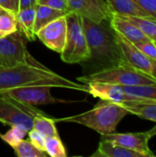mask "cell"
I'll return each instance as SVG.
<instances>
[{"label": "cell", "mask_w": 156, "mask_h": 157, "mask_svg": "<svg viewBox=\"0 0 156 157\" xmlns=\"http://www.w3.org/2000/svg\"><path fill=\"white\" fill-rule=\"evenodd\" d=\"M45 152L49 156L66 157L65 148L59 136L48 137L45 142Z\"/></svg>", "instance_id": "cell-26"}, {"label": "cell", "mask_w": 156, "mask_h": 157, "mask_svg": "<svg viewBox=\"0 0 156 157\" xmlns=\"http://www.w3.org/2000/svg\"><path fill=\"white\" fill-rule=\"evenodd\" d=\"M128 114H130L128 109L123 106L100 99L92 109L75 116L55 120V122L78 123L94 130L101 135H105L115 132L119 123Z\"/></svg>", "instance_id": "cell-3"}, {"label": "cell", "mask_w": 156, "mask_h": 157, "mask_svg": "<svg viewBox=\"0 0 156 157\" xmlns=\"http://www.w3.org/2000/svg\"><path fill=\"white\" fill-rule=\"evenodd\" d=\"M28 40L19 28L11 34L0 37V66L11 67L27 62L30 56L27 50Z\"/></svg>", "instance_id": "cell-7"}, {"label": "cell", "mask_w": 156, "mask_h": 157, "mask_svg": "<svg viewBox=\"0 0 156 157\" xmlns=\"http://www.w3.org/2000/svg\"><path fill=\"white\" fill-rule=\"evenodd\" d=\"M141 52L156 60V42L153 40H146L133 44Z\"/></svg>", "instance_id": "cell-27"}, {"label": "cell", "mask_w": 156, "mask_h": 157, "mask_svg": "<svg viewBox=\"0 0 156 157\" xmlns=\"http://www.w3.org/2000/svg\"><path fill=\"white\" fill-rule=\"evenodd\" d=\"M39 114H44V112L34 106L26 105L0 94V122L9 126L21 125L29 131L32 129L34 118Z\"/></svg>", "instance_id": "cell-6"}, {"label": "cell", "mask_w": 156, "mask_h": 157, "mask_svg": "<svg viewBox=\"0 0 156 157\" xmlns=\"http://www.w3.org/2000/svg\"><path fill=\"white\" fill-rule=\"evenodd\" d=\"M39 5L47 6L58 10H62L65 13H69L67 0H38Z\"/></svg>", "instance_id": "cell-29"}, {"label": "cell", "mask_w": 156, "mask_h": 157, "mask_svg": "<svg viewBox=\"0 0 156 157\" xmlns=\"http://www.w3.org/2000/svg\"><path fill=\"white\" fill-rule=\"evenodd\" d=\"M31 85H48L51 87L87 91L86 84L75 83L56 74L36 61L31 55L27 62L15 66H0V93L11 88Z\"/></svg>", "instance_id": "cell-1"}, {"label": "cell", "mask_w": 156, "mask_h": 157, "mask_svg": "<svg viewBox=\"0 0 156 157\" xmlns=\"http://www.w3.org/2000/svg\"><path fill=\"white\" fill-rule=\"evenodd\" d=\"M93 157H143L141 154L125 148L123 146L112 144L111 142L101 140Z\"/></svg>", "instance_id": "cell-16"}, {"label": "cell", "mask_w": 156, "mask_h": 157, "mask_svg": "<svg viewBox=\"0 0 156 157\" xmlns=\"http://www.w3.org/2000/svg\"><path fill=\"white\" fill-rule=\"evenodd\" d=\"M146 132H147V134L149 135L150 138H153V137L156 136V125L154 128L150 129L149 131H146Z\"/></svg>", "instance_id": "cell-33"}, {"label": "cell", "mask_w": 156, "mask_h": 157, "mask_svg": "<svg viewBox=\"0 0 156 157\" xmlns=\"http://www.w3.org/2000/svg\"><path fill=\"white\" fill-rule=\"evenodd\" d=\"M32 129L41 133L45 138L59 136L55 126V120L49 118L45 113L39 114L34 118Z\"/></svg>", "instance_id": "cell-20"}, {"label": "cell", "mask_w": 156, "mask_h": 157, "mask_svg": "<svg viewBox=\"0 0 156 157\" xmlns=\"http://www.w3.org/2000/svg\"><path fill=\"white\" fill-rule=\"evenodd\" d=\"M107 2L115 14L121 16H133L154 20V18L143 7H141L134 0H107Z\"/></svg>", "instance_id": "cell-15"}, {"label": "cell", "mask_w": 156, "mask_h": 157, "mask_svg": "<svg viewBox=\"0 0 156 157\" xmlns=\"http://www.w3.org/2000/svg\"><path fill=\"white\" fill-rule=\"evenodd\" d=\"M10 127V130L6 133L0 134V138L11 147H14L27 136L29 131L21 125H13Z\"/></svg>", "instance_id": "cell-25"}, {"label": "cell", "mask_w": 156, "mask_h": 157, "mask_svg": "<svg viewBox=\"0 0 156 157\" xmlns=\"http://www.w3.org/2000/svg\"><path fill=\"white\" fill-rule=\"evenodd\" d=\"M130 114L138 116L146 121L156 122L155 103H133L125 106Z\"/></svg>", "instance_id": "cell-21"}, {"label": "cell", "mask_w": 156, "mask_h": 157, "mask_svg": "<svg viewBox=\"0 0 156 157\" xmlns=\"http://www.w3.org/2000/svg\"><path fill=\"white\" fill-rule=\"evenodd\" d=\"M82 24L89 50V57L86 62L94 65V72L126 63L110 18L95 23L82 17Z\"/></svg>", "instance_id": "cell-2"}, {"label": "cell", "mask_w": 156, "mask_h": 157, "mask_svg": "<svg viewBox=\"0 0 156 157\" xmlns=\"http://www.w3.org/2000/svg\"><path fill=\"white\" fill-rule=\"evenodd\" d=\"M156 20V0H134Z\"/></svg>", "instance_id": "cell-30"}, {"label": "cell", "mask_w": 156, "mask_h": 157, "mask_svg": "<svg viewBox=\"0 0 156 157\" xmlns=\"http://www.w3.org/2000/svg\"><path fill=\"white\" fill-rule=\"evenodd\" d=\"M86 85L87 86L86 93L99 99L113 102L123 107L136 103L135 97L128 95L122 86L102 82H91Z\"/></svg>", "instance_id": "cell-13"}, {"label": "cell", "mask_w": 156, "mask_h": 157, "mask_svg": "<svg viewBox=\"0 0 156 157\" xmlns=\"http://www.w3.org/2000/svg\"><path fill=\"white\" fill-rule=\"evenodd\" d=\"M67 13L58 10L47 6L39 5L36 6V14H35V23H34V33L38 32L41 28L49 24L50 22L53 21L54 19L66 16ZM36 36V35H35Z\"/></svg>", "instance_id": "cell-18"}, {"label": "cell", "mask_w": 156, "mask_h": 157, "mask_svg": "<svg viewBox=\"0 0 156 157\" xmlns=\"http://www.w3.org/2000/svg\"><path fill=\"white\" fill-rule=\"evenodd\" d=\"M82 84L91 82L110 83L120 86L156 85V79L137 70L127 63L104 68L77 78Z\"/></svg>", "instance_id": "cell-4"}, {"label": "cell", "mask_w": 156, "mask_h": 157, "mask_svg": "<svg viewBox=\"0 0 156 157\" xmlns=\"http://www.w3.org/2000/svg\"><path fill=\"white\" fill-rule=\"evenodd\" d=\"M0 8H1V6H0Z\"/></svg>", "instance_id": "cell-34"}, {"label": "cell", "mask_w": 156, "mask_h": 157, "mask_svg": "<svg viewBox=\"0 0 156 157\" xmlns=\"http://www.w3.org/2000/svg\"><path fill=\"white\" fill-rule=\"evenodd\" d=\"M35 35L47 48L61 53L67 36L66 16L60 17L50 22L36 32Z\"/></svg>", "instance_id": "cell-10"}, {"label": "cell", "mask_w": 156, "mask_h": 157, "mask_svg": "<svg viewBox=\"0 0 156 157\" xmlns=\"http://www.w3.org/2000/svg\"><path fill=\"white\" fill-rule=\"evenodd\" d=\"M117 39L125 62L137 70L156 79V60L141 52L131 42L119 33H117Z\"/></svg>", "instance_id": "cell-12"}, {"label": "cell", "mask_w": 156, "mask_h": 157, "mask_svg": "<svg viewBox=\"0 0 156 157\" xmlns=\"http://www.w3.org/2000/svg\"><path fill=\"white\" fill-rule=\"evenodd\" d=\"M18 157H46L49 156L45 151H41L33 145L29 140H22L12 147Z\"/></svg>", "instance_id": "cell-24"}, {"label": "cell", "mask_w": 156, "mask_h": 157, "mask_svg": "<svg viewBox=\"0 0 156 157\" xmlns=\"http://www.w3.org/2000/svg\"><path fill=\"white\" fill-rule=\"evenodd\" d=\"M28 137L29 140L30 141V143L35 145L37 148H39L41 151H45V142H46V138L40 133L39 132H37L34 129H31L28 132Z\"/></svg>", "instance_id": "cell-28"}, {"label": "cell", "mask_w": 156, "mask_h": 157, "mask_svg": "<svg viewBox=\"0 0 156 157\" xmlns=\"http://www.w3.org/2000/svg\"><path fill=\"white\" fill-rule=\"evenodd\" d=\"M67 36L61 58L66 63H80L89 57V50L85 35L82 17L74 13L66 15Z\"/></svg>", "instance_id": "cell-5"}, {"label": "cell", "mask_w": 156, "mask_h": 157, "mask_svg": "<svg viewBox=\"0 0 156 157\" xmlns=\"http://www.w3.org/2000/svg\"><path fill=\"white\" fill-rule=\"evenodd\" d=\"M150 137L146 132H126L101 135V140L111 142L112 144L123 146L141 154L143 157H154L155 155L149 147Z\"/></svg>", "instance_id": "cell-11"}, {"label": "cell", "mask_w": 156, "mask_h": 157, "mask_svg": "<svg viewBox=\"0 0 156 157\" xmlns=\"http://www.w3.org/2000/svg\"><path fill=\"white\" fill-rule=\"evenodd\" d=\"M69 13H74L81 17L95 23L110 18L113 11L107 0H67Z\"/></svg>", "instance_id": "cell-9"}, {"label": "cell", "mask_w": 156, "mask_h": 157, "mask_svg": "<svg viewBox=\"0 0 156 157\" xmlns=\"http://www.w3.org/2000/svg\"><path fill=\"white\" fill-rule=\"evenodd\" d=\"M36 6H29L18 10L16 14L18 28L24 33L29 40H34L36 38L34 33V23H35Z\"/></svg>", "instance_id": "cell-17"}, {"label": "cell", "mask_w": 156, "mask_h": 157, "mask_svg": "<svg viewBox=\"0 0 156 157\" xmlns=\"http://www.w3.org/2000/svg\"><path fill=\"white\" fill-rule=\"evenodd\" d=\"M124 91L136 98V103H155L156 85L122 86Z\"/></svg>", "instance_id": "cell-19"}, {"label": "cell", "mask_w": 156, "mask_h": 157, "mask_svg": "<svg viewBox=\"0 0 156 157\" xmlns=\"http://www.w3.org/2000/svg\"><path fill=\"white\" fill-rule=\"evenodd\" d=\"M37 4L38 0H19V10L29 6H36Z\"/></svg>", "instance_id": "cell-32"}, {"label": "cell", "mask_w": 156, "mask_h": 157, "mask_svg": "<svg viewBox=\"0 0 156 157\" xmlns=\"http://www.w3.org/2000/svg\"><path fill=\"white\" fill-rule=\"evenodd\" d=\"M121 16V15H120ZM135 26H137L141 31L148 37L150 40H153L156 42V21L149 18L133 17V16H122Z\"/></svg>", "instance_id": "cell-23"}, {"label": "cell", "mask_w": 156, "mask_h": 157, "mask_svg": "<svg viewBox=\"0 0 156 157\" xmlns=\"http://www.w3.org/2000/svg\"><path fill=\"white\" fill-rule=\"evenodd\" d=\"M0 6L17 14L19 10V0H0Z\"/></svg>", "instance_id": "cell-31"}, {"label": "cell", "mask_w": 156, "mask_h": 157, "mask_svg": "<svg viewBox=\"0 0 156 157\" xmlns=\"http://www.w3.org/2000/svg\"><path fill=\"white\" fill-rule=\"evenodd\" d=\"M52 87L48 85H31L11 88L0 94L8 96L21 103L29 106H39L52 103H66V100L55 98L51 94Z\"/></svg>", "instance_id": "cell-8"}, {"label": "cell", "mask_w": 156, "mask_h": 157, "mask_svg": "<svg viewBox=\"0 0 156 157\" xmlns=\"http://www.w3.org/2000/svg\"><path fill=\"white\" fill-rule=\"evenodd\" d=\"M18 29V24L16 14L5 9L0 8V37L11 34Z\"/></svg>", "instance_id": "cell-22"}, {"label": "cell", "mask_w": 156, "mask_h": 157, "mask_svg": "<svg viewBox=\"0 0 156 157\" xmlns=\"http://www.w3.org/2000/svg\"><path fill=\"white\" fill-rule=\"evenodd\" d=\"M110 24L117 33L121 35L132 44L149 40V38L146 37L137 26L120 15L113 13L110 17Z\"/></svg>", "instance_id": "cell-14"}]
</instances>
